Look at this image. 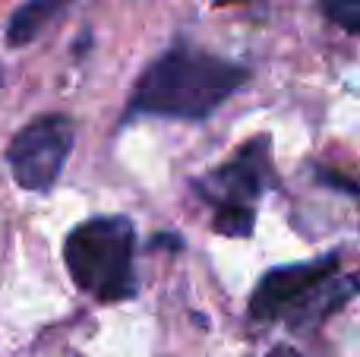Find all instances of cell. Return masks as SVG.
Wrapping results in <instances>:
<instances>
[{
  "instance_id": "1",
  "label": "cell",
  "mask_w": 360,
  "mask_h": 357,
  "mask_svg": "<svg viewBox=\"0 0 360 357\" xmlns=\"http://www.w3.org/2000/svg\"><path fill=\"white\" fill-rule=\"evenodd\" d=\"M243 79L247 70L224 57L174 48L139 76L130 95V114L205 120L243 86Z\"/></svg>"
},
{
  "instance_id": "2",
  "label": "cell",
  "mask_w": 360,
  "mask_h": 357,
  "mask_svg": "<svg viewBox=\"0 0 360 357\" xmlns=\"http://www.w3.org/2000/svg\"><path fill=\"white\" fill-rule=\"evenodd\" d=\"M133 247L136 228L130 219L108 215L76 225L63 247V259L76 288L101 304L127 301L136 291L133 282Z\"/></svg>"
},
{
  "instance_id": "3",
  "label": "cell",
  "mask_w": 360,
  "mask_h": 357,
  "mask_svg": "<svg viewBox=\"0 0 360 357\" xmlns=\"http://www.w3.org/2000/svg\"><path fill=\"white\" fill-rule=\"evenodd\" d=\"M73 143V120L63 117V114H48V117L25 124L10 143V152H6V162H10L16 183L22 190H32V193H48L67 168Z\"/></svg>"
},
{
  "instance_id": "4",
  "label": "cell",
  "mask_w": 360,
  "mask_h": 357,
  "mask_svg": "<svg viewBox=\"0 0 360 357\" xmlns=\"http://www.w3.org/2000/svg\"><path fill=\"white\" fill-rule=\"evenodd\" d=\"M335 272H338V253L319 257V259H313V263L272 269L259 282V288H256L250 310H253V316H259V320H275V316H281L288 307H294V301H304V297H310L316 288H323Z\"/></svg>"
},
{
  "instance_id": "5",
  "label": "cell",
  "mask_w": 360,
  "mask_h": 357,
  "mask_svg": "<svg viewBox=\"0 0 360 357\" xmlns=\"http://www.w3.org/2000/svg\"><path fill=\"white\" fill-rule=\"evenodd\" d=\"M262 177H266V152L243 149L237 162L212 174V187L221 196V206H247L262 193Z\"/></svg>"
},
{
  "instance_id": "6",
  "label": "cell",
  "mask_w": 360,
  "mask_h": 357,
  "mask_svg": "<svg viewBox=\"0 0 360 357\" xmlns=\"http://www.w3.org/2000/svg\"><path fill=\"white\" fill-rule=\"evenodd\" d=\"M70 4H73V0H25L10 16V22H6V41H10L13 48L29 44L32 38L41 35L44 25H48L57 13L67 10Z\"/></svg>"
},
{
  "instance_id": "7",
  "label": "cell",
  "mask_w": 360,
  "mask_h": 357,
  "mask_svg": "<svg viewBox=\"0 0 360 357\" xmlns=\"http://www.w3.org/2000/svg\"><path fill=\"white\" fill-rule=\"evenodd\" d=\"M256 212L250 206H218L215 212V228L221 234H231V238H247L253 231Z\"/></svg>"
},
{
  "instance_id": "8",
  "label": "cell",
  "mask_w": 360,
  "mask_h": 357,
  "mask_svg": "<svg viewBox=\"0 0 360 357\" xmlns=\"http://www.w3.org/2000/svg\"><path fill=\"white\" fill-rule=\"evenodd\" d=\"M323 13L332 19L335 25H342L348 35L360 32V0H319Z\"/></svg>"
},
{
  "instance_id": "9",
  "label": "cell",
  "mask_w": 360,
  "mask_h": 357,
  "mask_svg": "<svg viewBox=\"0 0 360 357\" xmlns=\"http://www.w3.org/2000/svg\"><path fill=\"white\" fill-rule=\"evenodd\" d=\"M272 357H297V354H294V351H275Z\"/></svg>"
},
{
  "instance_id": "10",
  "label": "cell",
  "mask_w": 360,
  "mask_h": 357,
  "mask_svg": "<svg viewBox=\"0 0 360 357\" xmlns=\"http://www.w3.org/2000/svg\"><path fill=\"white\" fill-rule=\"evenodd\" d=\"M218 4H228V0H218Z\"/></svg>"
}]
</instances>
